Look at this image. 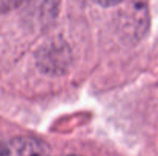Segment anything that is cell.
Here are the masks:
<instances>
[{
    "mask_svg": "<svg viewBox=\"0 0 158 156\" xmlns=\"http://www.w3.org/2000/svg\"><path fill=\"white\" fill-rule=\"evenodd\" d=\"M0 156H48V149L35 138L19 136L2 147Z\"/></svg>",
    "mask_w": 158,
    "mask_h": 156,
    "instance_id": "obj_1",
    "label": "cell"
},
{
    "mask_svg": "<svg viewBox=\"0 0 158 156\" xmlns=\"http://www.w3.org/2000/svg\"><path fill=\"white\" fill-rule=\"evenodd\" d=\"M22 0H0V8H11L15 6L17 3H20Z\"/></svg>",
    "mask_w": 158,
    "mask_h": 156,
    "instance_id": "obj_2",
    "label": "cell"
},
{
    "mask_svg": "<svg viewBox=\"0 0 158 156\" xmlns=\"http://www.w3.org/2000/svg\"><path fill=\"white\" fill-rule=\"evenodd\" d=\"M95 2L102 6H114V5H118L120 2H123V0H95Z\"/></svg>",
    "mask_w": 158,
    "mask_h": 156,
    "instance_id": "obj_3",
    "label": "cell"
},
{
    "mask_svg": "<svg viewBox=\"0 0 158 156\" xmlns=\"http://www.w3.org/2000/svg\"><path fill=\"white\" fill-rule=\"evenodd\" d=\"M0 150H2V147H0Z\"/></svg>",
    "mask_w": 158,
    "mask_h": 156,
    "instance_id": "obj_4",
    "label": "cell"
}]
</instances>
